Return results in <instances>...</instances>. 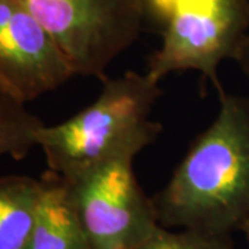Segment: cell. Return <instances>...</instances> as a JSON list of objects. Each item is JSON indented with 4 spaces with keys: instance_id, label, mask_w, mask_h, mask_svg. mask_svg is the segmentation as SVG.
Instances as JSON below:
<instances>
[{
    "instance_id": "6da1fadb",
    "label": "cell",
    "mask_w": 249,
    "mask_h": 249,
    "mask_svg": "<svg viewBox=\"0 0 249 249\" xmlns=\"http://www.w3.org/2000/svg\"><path fill=\"white\" fill-rule=\"evenodd\" d=\"M217 91V116L151 198L163 227L230 235L249 217V98Z\"/></svg>"
},
{
    "instance_id": "7a4b0ae2",
    "label": "cell",
    "mask_w": 249,
    "mask_h": 249,
    "mask_svg": "<svg viewBox=\"0 0 249 249\" xmlns=\"http://www.w3.org/2000/svg\"><path fill=\"white\" fill-rule=\"evenodd\" d=\"M98 97L65 122L43 124L37 147L49 170L65 180L119 158H133L155 142L162 126L152 121L160 82L129 71L106 79Z\"/></svg>"
},
{
    "instance_id": "3957f363",
    "label": "cell",
    "mask_w": 249,
    "mask_h": 249,
    "mask_svg": "<svg viewBox=\"0 0 249 249\" xmlns=\"http://www.w3.org/2000/svg\"><path fill=\"white\" fill-rule=\"evenodd\" d=\"M162 29L147 73L160 82L172 72L196 71L219 90L217 68L234 60L249 34V0H142Z\"/></svg>"
},
{
    "instance_id": "277c9868",
    "label": "cell",
    "mask_w": 249,
    "mask_h": 249,
    "mask_svg": "<svg viewBox=\"0 0 249 249\" xmlns=\"http://www.w3.org/2000/svg\"><path fill=\"white\" fill-rule=\"evenodd\" d=\"M52 34L75 75L104 79L140 35L142 0H19Z\"/></svg>"
},
{
    "instance_id": "5b68a950",
    "label": "cell",
    "mask_w": 249,
    "mask_h": 249,
    "mask_svg": "<svg viewBox=\"0 0 249 249\" xmlns=\"http://www.w3.org/2000/svg\"><path fill=\"white\" fill-rule=\"evenodd\" d=\"M133 160H109L64 178L93 249H139L160 226L151 198L137 181Z\"/></svg>"
},
{
    "instance_id": "8992f818",
    "label": "cell",
    "mask_w": 249,
    "mask_h": 249,
    "mask_svg": "<svg viewBox=\"0 0 249 249\" xmlns=\"http://www.w3.org/2000/svg\"><path fill=\"white\" fill-rule=\"evenodd\" d=\"M75 76L60 45L19 0H0V85L24 103Z\"/></svg>"
},
{
    "instance_id": "52a82bcc",
    "label": "cell",
    "mask_w": 249,
    "mask_h": 249,
    "mask_svg": "<svg viewBox=\"0 0 249 249\" xmlns=\"http://www.w3.org/2000/svg\"><path fill=\"white\" fill-rule=\"evenodd\" d=\"M40 181V198L25 249H93L64 178L47 170Z\"/></svg>"
},
{
    "instance_id": "ba28073f",
    "label": "cell",
    "mask_w": 249,
    "mask_h": 249,
    "mask_svg": "<svg viewBox=\"0 0 249 249\" xmlns=\"http://www.w3.org/2000/svg\"><path fill=\"white\" fill-rule=\"evenodd\" d=\"M40 191V178H0V249L27 248Z\"/></svg>"
},
{
    "instance_id": "9c48e42d",
    "label": "cell",
    "mask_w": 249,
    "mask_h": 249,
    "mask_svg": "<svg viewBox=\"0 0 249 249\" xmlns=\"http://www.w3.org/2000/svg\"><path fill=\"white\" fill-rule=\"evenodd\" d=\"M43 122L21 101L0 85V158L24 160L37 147V134Z\"/></svg>"
},
{
    "instance_id": "30bf717a",
    "label": "cell",
    "mask_w": 249,
    "mask_h": 249,
    "mask_svg": "<svg viewBox=\"0 0 249 249\" xmlns=\"http://www.w3.org/2000/svg\"><path fill=\"white\" fill-rule=\"evenodd\" d=\"M139 249H234L229 235L181 229L170 231L160 226Z\"/></svg>"
},
{
    "instance_id": "8fae6325",
    "label": "cell",
    "mask_w": 249,
    "mask_h": 249,
    "mask_svg": "<svg viewBox=\"0 0 249 249\" xmlns=\"http://www.w3.org/2000/svg\"><path fill=\"white\" fill-rule=\"evenodd\" d=\"M234 60L240 64L241 70L247 75V78L249 80V34L244 39V42H242L240 50H238V53H237Z\"/></svg>"
},
{
    "instance_id": "7c38bea8",
    "label": "cell",
    "mask_w": 249,
    "mask_h": 249,
    "mask_svg": "<svg viewBox=\"0 0 249 249\" xmlns=\"http://www.w3.org/2000/svg\"><path fill=\"white\" fill-rule=\"evenodd\" d=\"M240 230L244 232V235H245V238H247V241H248V245H249V217L245 220V222L242 223V226H241Z\"/></svg>"
}]
</instances>
